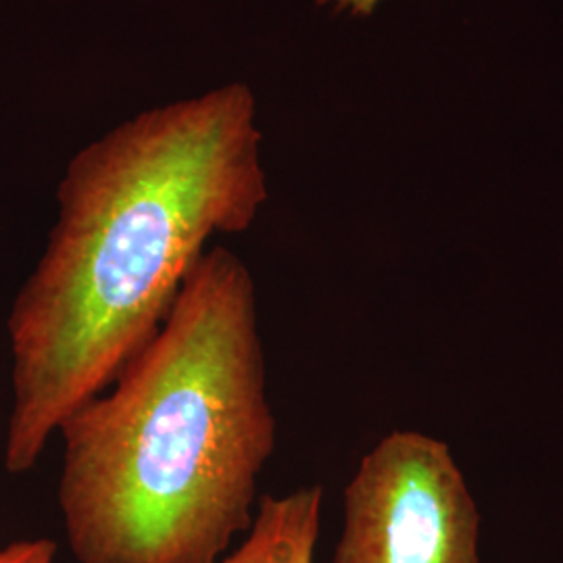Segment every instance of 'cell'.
I'll return each mask as SVG.
<instances>
[{
	"label": "cell",
	"mask_w": 563,
	"mask_h": 563,
	"mask_svg": "<svg viewBox=\"0 0 563 563\" xmlns=\"http://www.w3.org/2000/svg\"><path fill=\"white\" fill-rule=\"evenodd\" d=\"M257 104L234 81L121 123L71 159L46 251L7 316L4 470H34L60 422L151 341L216 234L267 201Z\"/></svg>",
	"instance_id": "1"
},
{
	"label": "cell",
	"mask_w": 563,
	"mask_h": 563,
	"mask_svg": "<svg viewBox=\"0 0 563 563\" xmlns=\"http://www.w3.org/2000/svg\"><path fill=\"white\" fill-rule=\"evenodd\" d=\"M57 434L78 563L222 562L278 441L246 263L207 249L159 332Z\"/></svg>",
	"instance_id": "2"
},
{
	"label": "cell",
	"mask_w": 563,
	"mask_h": 563,
	"mask_svg": "<svg viewBox=\"0 0 563 563\" xmlns=\"http://www.w3.org/2000/svg\"><path fill=\"white\" fill-rule=\"evenodd\" d=\"M483 518L449 444L393 430L342 493L334 563H481Z\"/></svg>",
	"instance_id": "3"
},
{
	"label": "cell",
	"mask_w": 563,
	"mask_h": 563,
	"mask_svg": "<svg viewBox=\"0 0 563 563\" xmlns=\"http://www.w3.org/2000/svg\"><path fill=\"white\" fill-rule=\"evenodd\" d=\"M323 488L302 486L284 497L263 495L246 539L220 563H313L322 528Z\"/></svg>",
	"instance_id": "4"
},
{
	"label": "cell",
	"mask_w": 563,
	"mask_h": 563,
	"mask_svg": "<svg viewBox=\"0 0 563 563\" xmlns=\"http://www.w3.org/2000/svg\"><path fill=\"white\" fill-rule=\"evenodd\" d=\"M57 544L51 539H21L0 549V563H55Z\"/></svg>",
	"instance_id": "5"
},
{
	"label": "cell",
	"mask_w": 563,
	"mask_h": 563,
	"mask_svg": "<svg viewBox=\"0 0 563 563\" xmlns=\"http://www.w3.org/2000/svg\"><path fill=\"white\" fill-rule=\"evenodd\" d=\"M318 2L332 7L334 11H344L349 15L365 18V15H372L383 0H318Z\"/></svg>",
	"instance_id": "6"
}]
</instances>
